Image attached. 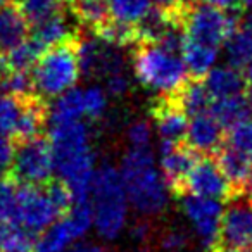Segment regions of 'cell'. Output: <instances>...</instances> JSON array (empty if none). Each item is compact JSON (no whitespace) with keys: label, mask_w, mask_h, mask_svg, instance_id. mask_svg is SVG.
I'll list each match as a JSON object with an SVG mask.
<instances>
[{"label":"cell","mask_w":252,"mask_h":252,"mask_svg":"<svg viewBox=\"0 0 252 252\" xmlns=\"http://www.w3.org/2000/svg\"><path fill=\"white\" fill-rule=\"evenodd\" d=\"M49 142L59 182L67 187L74 200L88 199L97 166L87 123L67 121L49 125Z\"/></svg>","instance_id":"cell-1"},{"label":"cell","mask_w":252,"mask_h":252,"mask_svg":"<svg viewBox=\"0 0 252 252\" xmlns=\"http://www.w3.org/2000/svg\"><path fill=\"white\" fill-rule=\"evenodd\" d=\"M121 171L130 206L140 216H158L169 202V185L151 147H130L121 159Z\"/></svg>","instance_id":"cell-2"},{"label":"cell","mask_w":252,"mask_h":252,"mask_svg":"<svg viewBox=\"0 0 252 252\" xmlns=\"http://www.w3.org/2000/svg\"><path fill=\"white\" fill-rule=\"evenodd\" d=\"M94 228L104 240H116L128 226L130 199L119 168L104 164L97 168L90 189Z\"/></svg>","instance_id":"cell-3"},{"label":"cell","mask_w":252,"mask_h":252,"mask_svg":"<svg viewBox=\"0 0 252 252\" xmlns=\"http://www.w3.org/2000/svg\"><path fill=\"white\" fill-rule=\"evenodd\" d=\"M133 73L147 90L162 97H176L189 81L182 52L158 42H142L133 57Z\"/></svg>","instance_id":"cell-4"},{"label":"cell","mask_w":252,"mask_h":252,"mask_svg":"<svg viewBox=\"0 0 252 252\" xmlns=\"http://www.w3.org/2000/svg\"><path fill=\"white\" fill-rule=\"evenodd\" d=\"M74 199L64 183L25 185L19 189L16 223L33 233H42L71 209Z\"/></svg>","instance_id":"cell-5"},{"label":"cell","mask_w":252,"mask_h":252,"mask_svg":"<svg viewBox=\"0 0 252 252\" xmlns=\"http://www.w3.org/2000/svg\"><path fill=\"white\" fill-rule=\"evenodd\" d=\"M81 74L78 50L73 42L42 52L32 71L33 88L40 98L54 100L76 87Z\"/></svg>","instance_id":"cell-6"},{"label":"cell","mask_w":252,"mask_h":252,"mask_svg":"<svg viewBox=\"0 0 252 252\" xmlns=\"http://www.w3.org/2000/svg\"><path fill=\"white\" fill-rule=\"evenodd\" d=\"M94 228L90 199L74 200L66 216L42 231L33 252H67Z\"/></svg>","instance_id":"cell-7"},{"label":"cell","mask_w":252,"mask_h":252,"mask_svg":"<svg viewBox=\"0 0 252 252\" xmlns=\"http://www.w3.org/2000/svg\"><path fill=\"white\" fill-rule=\"evenodd\" d=\"M235 25L237 23L228 14L226 9L204 4V2L197 5H189L182 14L185 38L218 47V49L224 45Z\"/></svg>","instance_id":"cell-8"},{"label":"cell","mask_w":252,"mask_h":252,"mask_svg":"<svg viewBox=\"0 0 252 252\" xmlns=\"http://www.w3.org/2000/svg\"><path fill=\"white\" fill-rule=\"evenodd\" d=\"M223 200L187 192L180 199V209L193 237L204 249L220 247L221 223H223Z\"/></svg>","instance_id":"cell-9"},{"label":"cell","mask_w":252,"mask_h":252,"mask_svg":"<svg viewBox=\"0 0 252 252\" xmlns=\"http://www.w3.org/2000/svg\"><path fill=\"white\" fill-rule=\"evenodd\" d=\"M14 180L23 185H45L56 173L54 152L49 138L33 137L21 140L16 147L11 169Z\"/></svg>","instance_id":"cell-10"},{"label":"cell","mask_w":252,"mask_h":252,"mask_svg":"<svg viewBox=\"0 0 252 252\" xmlns=\"http://www.w3.org/2000/svg\"><path fill=\"white\" fill-rule=\"evenodd\" d=\"M78 59H80L81 74L92 78H105L125 71V56L121 47L104 40L95 33L94 36H85L78 42Z\"/></svg>","instance_id":"cell-11"},{"label":"cell","mask_w":252,"mask_h":252,"mask_svg":"<svg viewBox=\"0 0 252 252\" xmlns=\"http://www.w3.org/2000/svg\"><path fill=\"white\" fill-rule=\"evenodd\" d=\"M221 251H252V204L233 200L224 207L220 233Z\"/></svg>","instance_id":"cell-12"},{"label":"cell","mask_w":252,"mask_h":252,"mask_svg":"<svg viewBox=\"0 0 252 252\" xmlns=\"http://www.w3.org/2000/svg\"><path fill=\"white\" fill-rule=\"evenodd\" d=\"M185 189L187 192L197 193V195L224 200L231 195L233 185L220 168L218 161L197 159L185 180Z\"/></svg>","instance_id":"cell-13"},{"label":"cell","mask_w":252,"mask_h":252,"mask_svg":"<svg viewBox=\"0 0 252 252\" xmlns=\"http://www.w3.org/2000/svg\"><path fill=\"white\" fill-rule=\"evenodd\" d=\"M224 126L213 116L211 111H204L190 116L187 128V144L192 151L200 154L216 152L223 147Z\"/></svg>","instance_id":"cell-14"},{"label":"cell","mask_w":252,"mask_h":252,"mask_svg":"<svg viewBox=\"0 0 252 252\" xmlns=\"http://www.w3.org/2000/svg\"><path fill=\"white\" fill-rule=\"evenodd\" d=\"M190 116L176 100H164L154 109V130L161 145L180 144L187 137Z\"/></svg>","instance_id":"cell-15"},{"label":"cell","mask_w":252,"mask_h":252,"mask_svg":"<svg viewBox=\"0 0 252 252\" xmlns=\"http://www.w3.org/2000/svg\"><path fill=\"white\" fill-rule=\"evenodd\" d=\"M195 161V151H192L190 147H183L180 144L162 145L159 168H161L169 189L180 190L185 187V180Z\"/></svg>","instance_id":"cell-16"},{"label":"cell","mask_w":252,"mask_h":252,"mask_svg":"<svg viewBox=\"0 0 252 252\" xmlns=\"http://www.w3.org/2000/svg\"><path fill=\"white\" fill-rule=\"evenodd\" d=\"M74 26L69 16H66L63 11L43 21L33 25L32 38L42 50L52 49V47L63 45V43L73 42Z\"/></svg>","instance_id":"cell-17"},{"label":"cell","mask_w":252,"mask_h":252,"mask_svg":"<svg viewBox=\"0 0 252 252\" xmlns=\"http://www.w3.org/2000/svg\"><path fill=\"white\" fill-rule=\"evenodd\" d=\"M204 85L209 92L211 98H224L242 95L245 90V78L240 69L228 64H216L209 73L204 76Z\"/></svg>","instance_id":"cell-18"},{"label":"cell","mask_w":252,"mask_h":252,"mask_svg":"<svg viewBox=\"0 0 252 252\" xmlns=\"http://www.w3.org/2000/svg\"><path fill=\"white\" fill-rule=\"evenodd\" d=\"M30 21L21 7L5 4L0 7V52L7 54L28 38Z\"/></svg>","instance_id":"cell-19"},{"label":"cell","mask_w":252,"mask_h":252,"mask_svg":"<svg viewBox=\"0 0 252 252\" xmlns=\"http://www.w3.org/2000/svg\"><path fill=\"white\" fill-rule=\"evenodd\" d=\"M87 118V98L85 88H71L50 102L47 109V126L67 121H83Z\"/></svg>","instance_id":"cell-20"},{"label":"cell","mask_w":252,"mask_h":252,"mask_svg":"<svg viewBox=\"0 0 252 252\" xmlns=\"http://www.w3.org/2000/svg\"><path fill=\"white\" fill-rule=\"evenodd\" d=\"M224 56L231 66L245 69L252 64V18L235 25L224 42Z\"/></svg>","instance_id":"cell-21"},{"label":"cell","mask_w":252,"mask_h":252,"mask_svg":"<svg viewBox=\"0 0 252 252\" xmlns=\"http://www.w3.org/2000/svg\"><path fill=\"white\" fill-rule=\"evenodd\" d=\"M182 57L187 64V69L193 76H206L211 69L218 64L220 49L211 47L206 43L193 42L190 38H183L182 43Z\"/></svg>","instance_id":"cell-22"},{"label":"cell","mask_w":252,"mask_h":252,"mask_svg":"<svg viewBox=\"0 0 252 252\" xmlns=\"http://www.w3.org/2000/svg\"><path fill=\"white\" fill-rule=\"evenodd\" d=\"M154 0H107L109 16L112 21L137 28L152 11Z\"/></svg>","instance_id":"cell-23"},{"label":"cell","mask_w":252,"mask_h":252,"mask_svg":"<svg viewBox=\"0 0 252 252\" xmlns=\"http://www.w3.org/2000/svg\"><path fill=\"white\" fill-rule=\"evenodd\" d=\"M218 164H220V168L223 169V173L228 176L233 187H244L252 176V159L237 152L235 149L228 147L226 144H224V147L220 149Z\"/></svg>","instance_id":"cell-24"},{"label":"cell","mask_w":252,"mask_h":252,"mask_svg":"<svg viewBox=\"0 0 252 252\" xmlns=\"http://www.w3.org/2000/svg\"><path fill=\"white\" fill-rule=\"evenodd\" d=\"M35 235L16 221L0 223V252H33L36 245Z\"/></svg>","instance_id":"cell-25"},{"label":"cell","mask_w":252,"mask_h":252,"mask_svg":"<svg viewBox=\"0 0 252 252\" xmlns=\"http://www.w3.org/2000/svg\"><path fill=\"white\" fill-rule=\"evenodd\" d=\"M209 111L213 112V116L230 130L231 126L237 125L238 121H242L244 118L249 116V107L245 95H233V97H224V98H214L211 102Z\"/></svg>","instance_id":"cell-26"},{"label":"cell","mask_w":252,"mask_h":252,"mask_svg":"<svg viewBox=\"0 0 252 252\" xmlns=\"http://www.w3.org/2000/svg\"><path fill=\"white\" fill-rule=\"evenodd\" d=\"M73 16L78 23L95 32L102 28L111 18L107 0H73Z\"/></svg>","instance_id":"cell-27"},{"label":"cell","mask_w":252,"mask_h":252,"mask_svg":"<svg viewBox=\"0 0 252 252\" xmlns=\"http://www.w3.org/2000/svg\"><path fill=\"white\" fill-rule=\"evenodd\" d=\"M176 102L185 109L187 114L193 116L209 111L213 98H211L204 81H187V85L176 95Z\"/></svg>","instance_id":"cell-28"},{"label":"cell","mask_w":252,"mask_h":252,"mask_svg":"<svg viewBox=\"0 0 252 252\" xmlns=\"http://www.w3.org/2000/svg\"><path fill=\"white\" fill-rule=\"evenodd\" d=\"M43 50L35 43L33 38H26L23 43L14 47L5 54L4 66L5 69L11 71H30L35 67L38 57L42 56Z\"/></svg>","instance_id":"cell-29"},{"label":"cell","mask_w":252,"mask_h":252,"mask_svg":"<svg viewBox=\"0 0 252 252\" xmlns=\"http://www.w3.org/2000/svg\"><path fill=\"white\" fill-rule=\"evenodd\" d=\"M26 100L9 94L0 95V135L2 137H16Z\"/></svg>","instance_id":"cell-30"},{"label":"cell","mask_w":252,"mask_h":252,"mask_svg":"<svg viewBox=\"0 0 252 252\" xmlns=\"http://www.w3.org/2000/svg\"><path fill=\"white\" fill-rule=\"evenodd\" d=\"M226 145L235 149L240 154L252 159V118L247 116L237 125H233L228 131Z\"/></svg>","instance_id":"cell-31"},{"label":"cell","mask_w":252,"mask_h":252,"mask_svg":"<svg viewBox=\"0 0 252 252\" xmlns=\"http://www.w3.org/2000/svg\"><path fill=\"white\" fill-rule=\"evenodd\" d=\"M2 88L5 90V94L14 95L18 98H32V95L35 94L33 88V78L28 71H11L5 69V76H2Z\"/></svg>","instance_id":"cell-32"},{"label":"cell","mask_w":252,"mask_h":252,"mask_svg":"<svg viewBox=\"0 0 252 252\" xmlns=\"http://www.w3.org/2000/svg\"><path fill=\"white\" fill-rule=\"evenodd\" d=\"M19 7L32 25L61 12V0H19Z\"/></svg>","instance_id":"cell-33"},{"label":"cell","mask_w":252,"mask_h":252,"mask_svg":"<svg viewBox=\"0 0 252 252\" xmlns=\"http://www.w3.org/2000/svg\"><path fill=\"white\" fill-rule=\"evenodd\" d=\"M19 187L7 180H0V223H12L18 216Z\"/></svg>","instance_id":"cell-34"},{"label":"cell","mask_w":252,"mask_h":252,"mask_svg":"<svg viewBox=\"0 0 252 252\" xmlns=\"http://www.w3.org/2000/svg\"><path fill=\"white\" fill-rule=\"evenodd\" d=\"M154 126L145 119L133 121L126 130V140L130 147H151L154 137Z\"/></svg>","instance_id":"cell-35"},{"label":"cell","mask_w":252,"mask_h":252,"mask_svg":"<svg viewBox=\"0 0 252 252\" xmlns=\"http://www.w3.org/2000/svg\"><path fill=\"white\" fill-rule=\"evenodd\" d=\"M190 237L182 228H169L161 235L159 247L164 252H183L189 249Z\"/></svg>","instance_id":"cell-36"},{"label":"cell","mask_w":252,"mask_h":252,"mask_svg":"<svg viewBox=\"0 0 252 252\" xmlns=\"http://www.w3.org/2000/svg\"><path fill=\"white\" fill-rule=\"evenodd\" d=\"M14 154H16V149L12 147L9 137H2L0 135V180L5 178V175L12 169Z\"/></svg>","instance_id":"cell-37"},{"label":"cell","mask_w":252,"mask_h":252,"mask_svg":"<svg viewBox=\"0 0 252 252\" xmlns=\"http://www.w3.org/2000/svg\"><path fill=\"white\" fill-rule=\"evenodd\" d=\"M104 88L107 90L109 95L121 97V95H125V92L130 88V78H128L126 71H123V73H116V74H112V76L105 78Z\"/></svg>","instance_id":"cell-38"},{"label":"cell","mask_w":252,"mask_h":252,"mask_svg":"<svg viewBox=\"0 0 252 252\" xmlns=\"http://www.w3.org/2000/svg\"><path fill=\"white\" fill-rule=\"evenodd\" d=\"M154 4L159 11L182 21V14L189 7V0H154Z\"/></svg>","instance_id":"cell-39"},{"label":"cell","mask_w":252,"mask_h":252,"mask_svg":"<svg viewBox=\"0 0 252 252\" xmlns=\"http://www.w3.org/2000/svg\"><path fill=\"white\" fill-rule=\"evenodd\" d=\"M67 252H107L105 247L95 242H76Z\"/></svg>","instance_id":"cell-40"},{"label":"cell","mask_w":252,"mask_h":252,"mask_svg":"<svg viewBox=\"0 0 252 252\" xmlns=\"http://www.w3.org/2000/svg\"><path fill=\"white\" fill-rule=\"evenodd\" d=\"M130 233L135 240L144 242V240H147V237L151 235V228H149V224L144 223V221H138V223H135L133 226H131Z\"/></svg>","instance_id":"cell-41"},{"label":"cell","mask_w":252,"mask_h":252,"mask_svg":"<svg viewBox=\"0 0 252 252\" xmlns=\"http://www.w3.org/2000/svg\"><path fill=\"white\" fill-rule=\"evenodd\" d=\"M244 78H245V100H247V104H249V107H251V111H252V64L251 66H247L245 67V74H244Z\"/></svg>","instance_id":"cell-42"},{"label":"cell","mask_w":252,"mask_h":252,"mask_svg":"<svg viewBox=\"0 0 252 252\" xmlns=\"http://www.w3.org/2000/svg\"><path fill=\"white\" fill-rule=\"evenodd\" d=\"M200 2L216 5V7H221V9H231V7H235L240 0H200Z\"/></svg>","instance_id":"cell-43"},{"label":"cell","mask_w":252,"mask_h":252,"mask_svg":"<svg viewBox=\"0 0 252 252\" xmlns=\"http://www.w3.org/2000/svg\"><path fill=\"white\" fill-rule=\"evenodd\" d=\"M244 193H245V199L252 204V176L249 178V182L244 185Z\"/></svg>","instance_id":"cell-44"},{"label":"cell","mask_w":252,"mask_h":252,"mask_svg":"<svg viewBox=\"0 0 252 252\" xmlns=\"http://www.w3.org/2000/svg\"><path fill=\"white\" fill-rule=\"evenodd\" d=\"M240 4L244 5L247 11H252V0H240Z\"/></svg>","instance_id":"cell-45"},{"label":"cell","mask_w":252,"mask_h":252,"mask_svg":"<svg viewBox=\"0 0 252 252\" xmlns=\"http://www.w3.org/2000/svg\"><path fill=\"white\" fill-rule=\"evenodd\" d=\"M2 71H5V66H4V61L0 59V73H2Z\"/></svg>","instance_id":"cell-46"},{"label":"cell","mask_w":252,"mask_h":252,"mask_svg":"<svg viewBox=\"0 0 252 252\" xmlns=\"http://www.w3.org/2000/svg\"><path fill=\"white\" fill-rule=\"evenodd\" d=\"M9 2H11V0H0V7H2V5H5V4H9Z\"/></svg>","instance_id":"cell-47"},{"label":"cell","mask_w":252,"mask_h":252,"mask_svg":"<svg viewBox=\"0 0 252 252\" xmlns=\"http://www.w3.org/2000/svg\"><path fill=\"white\" fill-rule=\"evenodd\" d=\"M223 252H252V251H223Z\"/></svg>","instance_id":"cell-48"},{"label":"cell","mask_w":252,"mask_h":252,"mask_svg":"<svg viewBox=\"0 0 252 252\" xmlns=\"http://www.w3.org/2000/svg\"><path fill=\"white\" fill-rule=\"evenodd\" d=\"M183 252H197V251H189V249H187V251H183Z\"/></svg>","instance_id":"cell-49"},{"label":"cell","mask_w":252,"mask_h":252,"mask_svg":"<svg viewBox=\"0 0 252 252\" xmlns=\"http://www.w3.org/2000/svg\"><path fill=\"white\" fill-rule=\"evenodd\" d=\"M138 252H145V251H138Z\"/></svg>","instance_id":"cell-50"}]
</instances>
